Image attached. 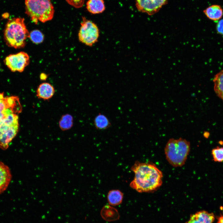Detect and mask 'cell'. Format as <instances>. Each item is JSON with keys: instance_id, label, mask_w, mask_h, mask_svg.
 <instances>
[{"instance_id": "obj_3", "label": "cell", "mask_w": 223, "mask_h": 223, "mask_svg": "<svg viewBox=\"0 0 223 223\" xmlns=\"http://www.w3.org/2000/svg\"><path fill=\"white\" fill-rule=\"evenodd\" d=\"M29 33L24 18L20 17L10 19L6 24L3 32L4 39L7 45L15 49L24 47Z\"/></svg>"}, {"instance_id": "obj_12", "label": "cell", "mask_w": 223, "mask_h": 223, "mask_svg": "<svg viewBox=\"0 0 223 223\" xmlns=\"http://www.w3.org/2000/svg\"><path fill=\"white\" fill-rule=\"evenodd\" d=\"M203 12L208 18L213 21L220 20L223 14L222 9L218 5L210 6L204 10Z\"/></svg>"}, {"instance_id": "obj_14", "label": "cell", "mask_w": 223, "mask_h": 223, "mask_svg": "<svg viewBox=\"0 0 223 223\" xmlns=\"http://www.w3.org/2000/svg\"><path fill=\"white\" fill-rule=\"evenodd\" d=\"M94 124L95 128L98 130L106 129L111 126V123L107 117L100 113L94 117Z\"/></svg>"}, {"instance_id": "obj_10", "label": "cell", "mask_w": 223, "mask_h": 223, "mask_svg": "<svg viewBox=\"0 0 223 223\" xmlns=\"http://www.w3.org/2000/svg\"><path fill=\"white\" fill-rule=\"evenodd\" d=\"M11 179V175L8 167L0 161V194L7 188Z\"/></svg>"}, {"instance_id": "obj_2", "label": "cell", "mask_w": 223, "mask_h": 223, "mask_svg": "<svg viewBox=\"0 0 223 223\" xmlns=\"http://www.w3.org/2000/svg\"><path fill=\"white\" fill-rule=\"evenodd\" d=\"M131 169L135 176L130 186L138 192H154L162 184L163 173L153 163L136 161Z\"/></svg>"}, {"instance_id": "obj_9", "label": "cell", "mask_w": 223, "mask_h": 223, "mask_svg": "<svg viewBox=\"0 0 223 223\" xmlns=\"http://www.w3.org/2000/svg\"><path fill=\"white\" fill-rule=\"evenodd\" d=\"M214 220V215L213 213L203 210L191 215L186 223H212Z\"/></svg>"}, {"instance_id": "obj_22", "label": "cell", "mask_w": 223, "mask_h": 223, "mask_svg": "<svg viewBox=\"0 0 223 223\" xmlns=\"http://www.w3.org/2000/svg\"><path fill=\"white\" fill-rule=\"evenodd\" d=\"M217 223H223V212L222 214L218 217Z\"/></svg>"}, {"instance_id": "obj_13", "label": "cell", "mask_w": 223, "mask_h": 223, "mask_svg": "<svg viewBox=\"0 0 223 223\" xmlns=\"http://www.w3.org/2000/svg\"><path fill=\"white\" fill-rule=\"evenodd\" d=\"M86 5L87 10L92 14L101 13L105 8L103 0H88Z\"/></svg>"}, {"instance_id": "obj_18", "label": "cell", "mask_w": 223, "mask_h": 223, "mask_svg": "<svg viewBox=\"0 0 223 223\" xmlns=\"http://www.w3.org/2000/svg\"><path fill=\"white\" fill-rule=\"evenodd\" d=\"M29 37L33 42L37 44L42 42L44 37L41 31L38 30H34L30 32Z\"/></svg>"}, {"instance_id": "obj_16", "label": "cell", "mask_w": 223, "mask_h": 223, "mask_svg": "<svg viewBox=\"0 0 223 223\" xmlns=\"http://www.w3.org/2000/svg\"><path fill=\"white\" fill-rule=\"evenodd\" d=\"M123 197V193L120 190H110L108 192L107 199L109 204L115 206L121 203Z\"/></svg>"}, {"instance_id": "obj_4", "label": "cell", "mask_w": 223, "mask_h": 223, "mask_svg": "<svg viewBox=\"0 0 223 223\" xmlns=\"http://www.w3.org/2000/svg\"><path fill=\"white\" fill-rule=\"evenodd\" d=\"M190 149V142L186 139L170 138L164 148L166 160L174 167H181L185 164Z\"/></svg>"}, {"instance_id": "obj_17", "label": "cell", "mask_w": 223, "mask_h": 223, "mask_svg": "<svg viewBox=\"0 0 223 223\" xmlns=\"http://www.w3.org/2000/svg\"><path fill=\"white\" fill-rule=\"evenodd\" d=\"M59 125L60 129L63 131L71 129L73 125V116L69 114L63 115L59 120Z\"/></svg>"}, {"instance_id": "obj_19", "label": "cell", "mask_w": 223, "mask_h": 223, "mask_svg": "<svg viewBox=\"0 0 223 223\" xmlns=\"http://www.w3.org/2000/svg\"><path fill=\"white\" fill-rule=\"evenodd\" d=\"M214 161L221 162L223 161V147H217L212 151Z\"/></svg>"}, {"instance_id": "obj_5", "label": "cell", "mask_w": 223, "mask_h": 223, "mask_svg": "<svg viewBox=\"0 0 223 223\" xmlns=\"http://www.w3.org/2000/svg\"><path fill=\"white\" fill-rule=\"evenodd\" d=\"M25 13L36 24L53 17L55 10L50 0H25Z\"/></svg>"}, {"instance_id": "obj_21", "label": "cell", "mask_w": 223, "mask_h": 223, "mask_svg": "<svg viewBox=\"0 0 223 223\" xmlns=\"http://www.w3.org/2000/svg\"><path fill=\"white\" fill-rule=\"evenodd\" d=\"M216 29L219 33L223 35V19L218 21L217 24Z\"/></svg>"}, {"instance_id": "obj_7", "label": "cell", "mask_w": 223, "mask_h": 223, "mask_svg": "<svg viewBox=\"0 0 223 223\" xmlns=\"http://www.w3.org/2000/svg\"><path fill=\"white\" fill-rule=\"evenodd\" d=\"M29 57L26 52L21 51L10 54L5 59V64L12 72H22L29 64Z\"/></svg>"}, {"instance_id": "obj_20", "label": "cell", "mask_w": 223, "mask_h": 223, "mask_svg": "<svg viewBox=\"0 0 223 223\" xmlns=\"http://www.w3.org/2000/svg\"><path fill=\"white\" fill-rule=\"evenodd\" d=\"M69 5L76 8H79L83 6L84 0H66Z\"/></svg>"}, {"instance_id": "obj_8", "label": "cell", "mask_w": 223, "mask_h": 223, "mask_svg": "<svg viewBox=\"0 0 223 223\" xmlns=\"http://www.w3.org/2000/svg\"><path fill=\"white\" fill-rule=\"evenodd\" d=\"M168 0H136V5L140 11L149 15L158 12Z\"/></svg>"}, {"instance_id": "obj_6", "label": "cell", "mask_w": 223, "mask_h": 223, "mask_svg": "<svg viewBox=\"0 0 223 223\" xmlns=\"http://www.w3.org/2000/svg\"><path fill=\"white\" fill-rule=\"evenodd\" d=\"M99 36V30L96 24L82 17L78 33L79 41L87 46H92L98 42Z\"/></svg>"}, {"instance_id": "obj_1", "label": "cell", "mask_w": 223, "mask_h": 223, "mask_svg": "<svg viewBox=\"0 0 223 223\" xmlns=\"http://www.w3.org/2000/svg\"><path fill=\"white\" fill-rule=\"evenodd\" d=\"M22 107L19 97L5 96L0 93V148L5 150L19 128V114Z\"/></svg>"}, {"instance_id": "obj_11", "label": "cell", "mask_w": 223, "mask_h": 223, "mask_svg": "<svg viewBox=\"0 0 223 223\" xmlns=\"http://www.w3.org/2000/svg\"><path fill=\"white\" fill-rule=\"evenodd\" d=\"M54 87L50 83L44 82L41 84L36 90V96L39 99L47 100L51 98L55 93Z\"/></svg>"}, {"instance_id": "obj_15", "label": "cell", "mask_w": 223, "mask_h": 223, "mask_svg": "<svg viewBox=\"0 0 223 223\" xmlns=\"http://www.w3.org/2000/svg\"><path fill=\"white\" fill-rule=\"evenodd\" d=\"M213 81L214 91L223 101V70L215 75Z\"/></svg>"}]
</instances>
